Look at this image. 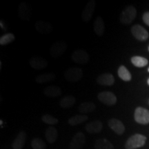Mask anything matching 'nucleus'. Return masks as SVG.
I'll return each instance as SVG.
<instances>
[{
    "label": "nucleus",
    "instance_id": "obj_1",
    "mask_svg": "<svg viewBox=\"0 0 149 149\" xmlns=\"http://www.w3.org/2000/svg\"><path fill=\"white\" fill-rule=\"evenodd\" d=\"M146 137L141 134H135L128 139L125 144L126 149H136L142 147L145 144Z\"/></svg>",
    "mask_w": 149,
    "mask_h": 149
},
{
    "label": "nucleus",
    "instance_id": "obj_2",
    "mask_svg": "<svg viewBox=\"0 0 149 149\" xmlns=\"http://www.w3.org/2000/svg\"><path fill=\"white\" fill-rule=\"evenodd\" d=\"M136 15H137V10L135 7L130 6L126 7L124 10L122 11L120 15V20L123 24H129L135 19Z\"/></svg>",
    "mask_w": 149,
    "mask_h": 149
},
{
    "label": "nucleus",
    "instance_id": "obj_3",
    "mask_svg": "<svg viewBox=\"0 0 149 149\" xmlns=\"http://www.w3.org/2000/svg\"><path fill=\"white\" fill-rule=\"evenodd\" d=\"M66 79L71 82H77L83 77V71L81 68L77 67H71L64 72Z\"/></svg>",
    "mask_w": 149,
    "mask_h": 149
},
{
    "label": "nucleus",
    "instance_id": "obj_4",
    "mask_svg": "<svg viewBox=\"0 0 149 149\" xmlns=\"http://www.w3.org/2000/svg\"><path fill=\"white\" fill-rule=\"evenodd\" d=\"M67 49V44L63 41H57L53 44L50 49V53L53 58H58L64 55Z\"/></svg>",
    "mask_w": 149,
    "mask_h": 149
},
{
    "label": "nucleus",
    "instance_id": "obj_5",
    "mask_svg": "<svg viewBox=\"0 0 149 149\" xmlns=\"http://www.w3.org/2000/svg\"><path fill=\"white\" fill-rule=\"evenodd\" d=\"M135 120L140 124H149V111L142 107H137L134 114Z\"/></svg>",
    "mask_w": 149,
    "mask_h": 149
},
{
    "label": "nucleus",
    "instance_id": "obj_6",
    "mask_svg": "<svg viewBox=\"0 0 149 149\" xmlns=\"http://www.w3.org/2000/svg\"><path fill=\"white\" fill-rule=\"evenodd\" d=\"M97 98L102 103L108 106H113L117 103V97L111 91H104L99 93Z\"/></svg>",
    "mask_w": 149,
    "mask_h": 149
},
{
    "label": "nucleus",
    "instance_id": "obj_7",
    "mask_svg": "<svg viewBox=\"0 0 149 149\" xmlns=\"http://www.w3.org/2000/svg\"><path fill=\"white\" fill-rule=\"evenodd\" d=\"M86 143V137L81 132H78L73 136L70 143V149H81Z\"/></svg>",
    "mask_w": 149,
    "mask_h": 149
},
{
    "label": "nucleus",
    "instance_id": "obj_8",
    "mask_svg": "<svg viewBox=\"0 0 149 149\" xmlns=\"http://www.w3.org/2000/svg\"><path fill=\"white\" fill-rule=\"evenodd\" d=\"M131 33L133 36L139 41H146L149 37L146 30L139 24H136L131 28Z\"/></svg>",
    "mask_w": 149,
    "mask_h": 149
},
{
    "label": "nucleus",
    "instance_id": "obj_9",
    "mask_svg": "<svg viewBox=\"0 0 149 149\" xmlns=\"http://www.w3.org/2000/svg\"><path fill=\"white\" fill-rule=\"evenodd\" d=\"M95 6L96 3L94 0H91L87 3L81 13V18L84 22H88L91 19L95 8Z\"/></svg>",
    "mask_w": 149,
    "mask_h": 149
},
{
    "label": "nucleus",
    "instance_id": "obj_10",
    "mask_svg": "<svg viewBox=\"0 0 149 149\" xmlns=\"http://www.w3.org/2000/svg\"><path fill=\"white\" fill-rule=\"evenodd\" d=\"M72 59L77 64H84L88 62L90 57L87 52L83 50H76L72 54Z\"/></svg>",
    "mask_w": 149,
    "mask_h": 149
},
{
    "label": "nucleus",
    "instance_id": "obj_11",
    "mask_svg": "<svg viewBox=\"0 0 149 149\" xmlns=\"http://www.w3.org/2000/svg\"><path fill=\"white\" fill-rule=\"evenodd\" d=\"M18 15L22 20L29 21L32 17L31 7L26 2H22L18 7Z\"/></svg>",
    "mask_w": 149,
    "mask_h": 149
},
{
    "label": "nucleus",
    "instance_id": "obj_12",
    "mask_svg": "<svg viewBox=\"0 0 149 149\" xmlns=\"http://www.w3.org/2000/svg\"><path fill=\"white\" fill-rule=\"evenodd\" d=\"M109 126L111 128L115 133L121 135L125 131V126L120 120L115 118H112L108 122Z\"/></svg>",
    "mask_w": 149,
    "mask_h": 149
},
{
    "label": "nucleus",
    "instance_id": "obj_13",
    "mask_svg": "<svg viewBox=\"0 0 149 149\" xmlns=\"http://www.w3.org/2000/svg\"><path fill=\"white\" fill-rule=\"evenodd\" d=\"M30 66L36 70H42L48 66V61L43 57H33L29 61Z\"/></svg>",
    "mask_w": 149,
    "mask_h": 149
},
{
    "label": "nucleus",
    "instance_id": "obj_14",
    "mask_svg": "<svg viewBox=\"0 0 149 149\" xmlns=\"http://www.w3.org/2000/svg\"><path fill=\"white\" fill-rule=\"evenodd\" d=\"M97 82L100 85L102 86H113L115 83V78L111 73L106 72L100 74L99 77L97 78Z\"/></svg>",
    "mask_w": 149,
    "mask_h": 149
},
{
    "label": "nucleus",
    "instance_id": "obj_15",
    "mask_svg": "<svg viewBox=\"0 0 149 149\" xmlns=\"http://www.w3.org/2000/svg\"><path fill=\"white\" fill-rule=\"evenodd\" d=\"M35 27L37 32L43 35L49 34L53 31L51 24L44 21H38L35 24Z\"/></svg>",
    "mask_w": 149,
    "mask_h": 149
},
{
    "label": "nucleus",
    "instance_id": "obj_16",
    "mask_svg": "<svg viewBox=\"0 0 149 149\" xmlns=\"http://www.w3.org/2000/svg\"><path fill=\"white\" fill-rule=\"evenodd\" d=\"M103 128V124L99 120L93 121L85 126V129L89 133H98L102 131Z\"/></svg>",
    "mask_w": 149,
    "mask_h": 149
},
{
    "label": "nucleus",
    "instance_id": "obj_17",
    "mask_svg": "<svg viewBox=\"0 0 149 149\" xmlns=\"http://www.w3.org/2000/svg\"><path fill=\"white\" fill-rule=\"evenodd\" d=\"M44 94L49 97H57L62 94V91L58 86H48L44 88Z\"/></svg>",
    "mask_w": 149,
    "mask_h": 149
},
{
    "label": "nucleus",
    "instance_id": "obj_18",
    "mask_svg": "<svg viewBox=\"0 0 149 149\" xmlns=\"http://www.w3.org/2000/svg\"><path fill=\"white\" fill-rule=\"evenodd\" d=\"M26 140V133L24 131H21L13 142V149H22L25 144Z\"/></svg>",
    "mask_w": 149,
    "mask_h": 149
},
{
    "label": "nucleus",
    "instance_id": "obj_19",
    "mask_svg": "<svg viewBox=\"0 0 149 149\" xmlns=\"http://www.w3.org/2000/svg\"><path fill=\"white\" fill-rule=\"evenodd\" d=\"M93 29L95 34L98 36L101 37L104 35V30H105V25H104V22L101 17H97L96 19L95 20L94 24H93Z\"/></svg>",
    "mask_w": 149,
    "mask_h": 149
},
{
    "label": "nucleus",
    "instance_id": "obj_20",
    "mask_svg": "<svg viewBox=\"0 0 149 149\" xmlns=\"http://www.w3.org/2000/svg\"><path fill=\"white\" fill-rule=\"evenodd\" d=\"M58 137V132L57 129L53 126H49L46 128L45 131V137L46 140L50 144L55 143Z\"/></svg>",
    "mask_w": 149,
    "mask_h": 149
},
{
    "label": "nucleus",
    "instance_id": "obj_21",
    "mask_svg": "<svg viewBox=\"0 0 149 149\" xmlns=\"http://www.w3.org/2000/svg\"><path fill=\"white\" fill-rule=\"evenodd\" d=\"M95 104L92 102H84V103L80 104L79 108H78V111L80 113H82V115L92 113V112L95 111Z\"/></svg>",
    "mask_w": 149,
    "mask_h": 149
},
{
    "label": "nucleus",
    "instance_id": "obj_22",
    "mask_svg": "<svg viewBox=\"0 0 149 149\" xmlns=\"http://www.w3.org/2000/svg\"><path fill=\"white\" fill-rule=\"evenodd\" d=\"M76 102V99L72 95H66L59 101V105L63 109H69L73 107Z\"/></svg>",
    "mask_w": 149,
    "mask_h": 149
},
{
    "label": "nucleus",
    "instance_id": "obj_23",
    "mask_svg": "<svg viewBox=\"0 0 149 149\" xmlns=\"http://www.w3.org/2000/svg\"><path fill=\"white\" fill-rule=\"evenodd\" d=\"M95 149H114V146L107 139H98L95 143Z\"/></svg>",
    "mask_w": 149,
    "mask_h": 149
},
{
    "label": "nucleus",
    "instance_id": "obj_24",
    "mask_svg": "<svg viewBox=\"0 0 149 149\" xmlns=\"http://www.w3.org/2000/svg\"><path fill=\"white\" fill-rule=\"evenodd\" d=\"M56 75L52 72H46V73L39 74L35 79L36 82L39 84H44L49 82V81L54 80L55 79Z\"/></svg>",
    "mask_w": 149,
    "mask_h": 149
},
{
    "label": "nucleus",
    "instance_id": "obj_25",
    "mask_svg": "<svg viewBox=\"0 0 149 149\" xmlns=\"http://www.w3.org/2000/svg\"><path fill=\"white\" fill-rule=\"evenodd\" d=\"M88 120V116L86 115H76L68 120V124L70 126H77Z\"/></svg>",
    "mask_w": 149,
    "mask_h": 149
},
{
    "label": "nucleus",
    "instance_id": "obj_26",
    "mask_svg": "<svg viewBox=\"0 0 149 149\" xmlns=\"http://www.w3.org/2000/svg\"><path fill=\"white\" fill-rule=\"evenodd\" d=\"M117 73H118L119 77L125 81H130V79H131L132 78L130 72L128 71V70L126 68V67H125L124 66H120V68H118Z\"/></svg>",
    "mask_w": 149,
    "mask_h": 149
},
{
    "label": "nucleus",
    "instance_id": "obj_27",
    "mask_svg": "<svg viewBox=\"0 0 149 149\" xmlns=\"http://www.w3.org/2000/svg\"><path fill=\"white\" fill-rule=\"evenodd\" d=\"M131 62L134 66L137 67H144L148 64V61L147 59L144 58V57H139V56H135L131 58Z\"/></svg>",
    "mask_w": 149,
    "mask_h": 149
},
{
    "label": "nucleus",
    "instance_id": "obj_28",
    "mask_svg": "<svg viewBox=\"0 0 149 149\" xmlns=\"http://www.w3.org/2000/svg\"><path fill=\"white\" fill-rule=\"evenodd\" d=\"M15 39V37L13 33H6L0 37V44L2 46L7 45L13 42Z\"/></svg>",
    "mask_w": 149,
    "mask_h": 149
},
{
    "label": "nucleus",
    "instance_id": "obj_29",
    "mask_svg": "<svg viewBox=\"0 0 149 149\" xmlns=\"http://www.w3.org/2000/svg\"><path fill=\"white\" fill-rule=\"evenodd\" d=\"M31 146L33 149H46V144L42 139L34 138L31 142Z\"/></svg>",
    "mask_w": 149,
    "mask_h": 149
},
{
    "label": "nucleus",
    "instance_id": "obj_30",
    "mask_svg": "<svg viewBox=\"0 0 149 149\" xmlns=\"http://www.w3.org/2000/svg\"><path fill=\"white\" fill-rule=\"evenodd\" d=\"M42 120L44 123L49 124V125H55V124H57L59 122L58 119L48 114H45L43 115L42 117Z\"/></svg>",
    "mask_w": 149,
    "mask_h": 149
},
{
    "label": "nucleus",
    "instance_id": "obj_31",
    "mask_svg": "<svg viewBox=\"0 0 149 149\" xmlns=\"http://www.w3.org/2000/svg\"><path fill=\"white\" fill-rule=\"evenodd\" d=\"M143 21L146 25H148L149 26V12L145 13L143 15Z\"/></svg>",
    "mask_w": 149,
    "mask_h": 149
},
{
    "label": "nucleus",
    "instance_id": "obj_32",
    "mask_svg": "<svg viewBox=\"0 0 149 149\" xmlns=\"http://www.w3.org/2000/svg\"><path fill=\"white\" fill-rule=\"evenodd\" d=\"M147 84H148V86H149V78H148V81H147Z\"/></svg>",
    "mask_w": 149,
    "mask_h": 149
},
{
    "label": "nucleus",
    "instance_id": "obj_33",
    "mask_svg": "<svg viewBox=\"0 0 149 149\" xmlns=\"http://www.w3.org/2000/svg\"><path fill=\"white\" fill-rule=\"evenodd\" d=\"M148 72H149V68H148Z\"/></svg>",
    "mask_w": 149,
    "mask_h": 149
},
{
    "label": "nucleus",
    "instance_id": "obj_34",
    "mask_svg": "<svg viewBox=\"0 0 149 149\" xmlns=\"http://www.w3.org/2000/svg\"><path fill=\"white\" fill-rule=\"evenodd\" d=\"M148 51H149V46H148Z\"/></svg>",
    "mask_w": 149,
    "mask_h": 149
}]
</instances>
